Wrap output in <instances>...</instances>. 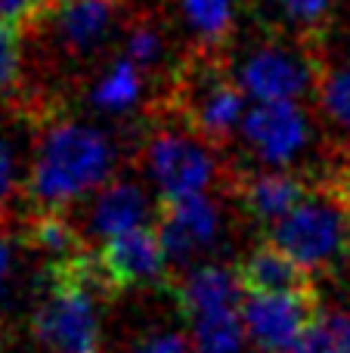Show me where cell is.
<instances>
[{"mask_svg":"<svg viewBox=\"0 0 350 353\" xmlns=\"http://www.w3.org/2000/svg\"><path fill=\"white\" fill-rule=\"evenodd\" d=\"M115 168V143L109 134L68 118H41L34 165L28 174V199L34 211H62Z\"/></svg>","mask_w":350,"mask_h":353,"instance_id":"1","label":"cell"},{"mask_svg":"<svg viewBox=\"0 0 350 353\" xmlns=\"http://www.w3.org/2000/svg\"><path fill=\"white\" fill-rule=\"evenodd\" d=\"M245 97L223 50L196 47L171 74L158 112L208 146H227L245 121Z\"/></svg>","mask_w":350,"mask_h":353,"instance_id":"2","label":"cell"},{"mask_svg":"<svg viewBox=\"0 0 350 353\" xmlns=\"http://www.w3.org/2000/svg\"><path fill=\"white\" fill-rule=\"evenodd\" d=\"M99 298H112L96 254L50 263L31 332L47 353H99Z\"/></svg>","mask_w":350,"mask_h":353,"instance_id":"3","label":"cell"},{"mask_svg":"<svg viewBox=\"0 0 350 353\" xmlns=\"http://www.w3.org/2000/svg\"><path fill=\"white\" fill-rule=\"evenodd\" d=\"M270 242L307 273H329L350 254V201L316 180L310 199L270 230Z\"/></svg>","mask_w":350,"mask_h":353,"instance_id":"4","label":"cell"},{"mask_svg":"<svg viewBox=\"0 0 350 353\" xmlns=\"http://www.w3.org/2000/svg\"><path fill=\"white\" fill-rule=\"evenodd\" d=\"M326 62L320 41L295 34L291 41L273 37L264 41L233 68L239 87L260 103H298L320 87Z\"/></svg>","mask_w":350,"mask_h":353,"instance_id":"5","label":"cell"},{"mask_svg":"<svg viewBox=\"0 0 350 353\" xmlns=\"http://www.w3.org/2000/svg\"><path fill=\"white\" fill-rule=\"evenodd\" d=\"M208 149V143L198 140L192 130L161 118L158 128L149 134L146 146H143L146 168L152 180L158 183L161 199L174 201L189 199V195H205L211 183L220 180L223 171L217 168Z\"/></svg>","mask_w":350,"mask_h":353,"instance_id":"6","label":"cell"},{"mask_svg":"<svg viewBox=\"0 0 350 353\" xmlns=\"http://www.w3.org/2000/svg\"><path fill=\"white\" fill-rule=\"evenodd\" d=\"M242 319L258 353H289L320 319V298L307 294H245Z\"/></svg>","mask_w":350,"mask_h":353,"instance_id":"7","label":"cell"},{"mask_svg":"<svg viewBox=\"0 0 350 353\" xmlns=\"http://www.w3.org/2000/svg\"><path fill=\"white\" fill-rule=\"evenodd\" d=\"M93 254H96V267L112 294L152 288L161 282L167 285V251L158 232L149 226L105 239Z\"/></svg>","mask_w":350,"mask_h":353,"instance_id":"8","label":"cell"},{"mask_svg":"<svg viewBox=\"0 0 350 353\" xmlns=\"http://www.w3.org/2000/svg\"><path fill=\"white\" fill-rule=\"evenodd\" d=\"M223 189L239 201V208L258 226H273L285 220L310 192L316 189L313 180L291 171H223Z\"/></svg>","mask_w":350,"mask_h":353,"instance_id":"9","label":"cell"},{"mask_svg":"<svg viewBox=\"0 0 350 353\" xmlns=\"http://www.w3.org/2000/svg\"><path fill=\"white\" fill-rule=\"evenodd\" d=\"M158 232L167 251V261L183 267L196 254L217 242L220 236V208L208 195H189V199L158 201Z\"/></svg>","mask_w":350,"mask_h":353,"instance_id":"10","label":"cell"},{"mask_svg":"<svg viewBox=\"0 0 350 353\" xmlns=\"http://www.w3.org/2000/svg\"><path fill=\"white\" fill-rule=\"evenodd\" d=\"M242 137L267 165H289L310 143V118L298 103H260L245 112Z\"/></svg>","mask_w":350,"mask_h":353,"instance_id":"11","label":"cell"},{"mask_svg":"<svg viewBox=\"0 0 350 353\" xmlns=\"http://www.w3.org/2000/svg\"><path fill=\"white\" fill-rule=\"evenodd\" d=\"M53 25L56 43L68 56H87L109 37L118 22V0H65L43 12Z\"/></svg>","mask_w":350,"mask_h":353,"instance_id":"12","label":"cell"},{"mask_svg":"<svg viewBox=\"0 0 350 353\" xmlns=\"http://www.w3.org/2000/svg\"><path fill=\"white\" fill-rule=\"evenodd\" d=\"M236 276L245 294H307L313 292V273L295 263L282 248L267 239L254 245L239 263Z\"/></svg>","mask_w":350,"mask_h":353,"instance_id":"13","label":"cell"},{"mask_svg":"<svg viewBox=\"0 0 350 353\" xmlns=\"http://www.w3.org/2000/svg\"><path fill=\"white\" fill-rule=\"evenodd\" d=\"M167 288H171L174 301L180 304V313L186 319L242 307V282L236 270L227 267H198L186 276L167 279Z\"/></svg>","mask_w":350,"mask_h":353,"instance_id":"14","label":"cell"},{"mask_svg":"<svg viewBox=\"0 0 350 353\" xmlns=\"http://www.w3.org/2000/svg\"><path fill=\"white\" fill-rule=\"evenodd\" d=\"M149 217V199L143 186L130 180H115L96 195L90 211V232L105 239H115L121 232L140 230Z\"/></svg>","mask_w":350,"mask_h":353,"instance_id":"15","label":"cell"},{"mask_svg":"<svg viewBox=\"0 0 350 353\" xmlns=\"http://www.w3.org/2000/svg\"><path fill=\"white\" fill-rule=\"evenodd\" d=\"M25 245L47 254L50 263L72 261L87 251L84 236L62 211H31L25 220Z\"/></svg>","mask_w":350,"mask_h":353,"instance_id":"16","label":"cell"},{"mask_svg":"<svg viewBox=\"0 0 350 353\" xmlns=\"http://www.w3.org/2000/svg\"><path fill=\"white\" fill-rule=\"evenodd\" d=\"M143 78H146V72H143L136 62H130L127 56H118V59L112 62L109 72L93 84L90 103L103 112L134 109L143 97Z\"/></svg>","mask_w":350,"mask_h":353,"instance_id":"17","label":"cell"},{"mask_svg":"<svg viewBox=\"0 0 350 353\" xmlns=\"http://www.w3.org/2000/svg\"><path fill=\"white\" fill-rule=\"evenodd\" d=\"M316 97H320V105L326 112L329 124L344 137V143H341L344 159L338 165H350V65L326 68L320 78V87H316Z\"/></svg>","mask_w":350,"mask_h":353,"instance_id":"18","label":"cell"},{"mask_svg":"<svg viewBox=\"0 0 350 353\" xmlns=\"http://www.w3.org/2000/svg\"><path fill=\"white\" fill-rule=\"evenodd\" d=\"M183 12L192 31L198 34V47L223 50L233 37V0H183Z\"/></svg>","mask_w":350,"mask_h":353,"instance_id":"19","label":"cell"},{"mask_svg":"<svg viewBox=\"0 0 350 353\" xmlns=\"http://www.w3.org/2000/svg\"><path fill=\"white\" fill-rule=\"evenodd\" d=\"M273 3L282 10L285 22L310 41H320L322 28L329 25L335 10V0H273Z\"/></svg>","mask_w":350,"mask_h":353,"instance_id":"20","label":"cell"},{"mask_svg":"<svg viewBox=\"0 0 350 353\" xmlns=\"http://www.w3.org/2000/svg\"><path fill=\"white\" fill-rule=\"evenodd\" d=\"M22 84V41L16 25L0 22V99H19Z\"/></svg>","mask_w":350,"mask_h":353,"instance_id":"21","label":"cell"},{"mask_svg":"<svg viewBox=\"0 0 350 353\" xmlns=\"http://www.w3.org/2000/svg\"><path fill=\"white\" fill-rule=\"evenodd\" d=\"M121 56H127V59L136 62L143 72H149V68L158 62V56H161V31H158V25L149 22V19H140V22L130 25L127 43H124Z\"/></svg>","mask_w":350,"mask_h":353,"instance_id":"22","label":"cell"},{"mask_svg":"<svg viewBox=\"0 0 350 353\" xmlns=\"http://www.w3.org/2000/svg\"><path fill=\"white\" fill-rule=\"evenodd\" d=\"M47 12V0H0V22L16 25L19 31L37 25Z\"/></svg>","mask_w":350,"mask_h":353,"instance_id":"23","label":"cell"},{"mask_svg":"<svg viewBox=\"0 0 350 353\" xmlns=\"http://www.w3.org/2000/svg\"><path fill=\"white\" fill-rule=\"evenodd\" d=\"M130 353H192V341L177 332H161V335H146L134 344Z\"/></svg>","mask_w":350,"mask_h":353,"instance_id":"24","label":"cell"},{"mask_svg":"<svg viewBox=\"0 0 350 353\" xmlns=\"http://www.w3.org/2000/svg\"><path fill=\"white\" fill-rule=\"evenodd\" d=\"M12 189H16V155H12L10 143L0 137V217H6Z\"/></svg>","mask_w":350,"mask_h":353,"instance_id":"25","label":"cell"},{"mask_svg":"<svg viewBox=\"0 0 350 353\" xmlns=\"http://www.w3.org/2000/svg\"><path fill=\"white\" fill-rule=\"evenodd\" d=\"M6 220L10 217H0V288L6 282V273H10V230H6Z\"/></svg>","mask_w":350,"mask_h":353,"instance_id":"26","label":"cell"},{"mask_svg":"<svg viewBox=\"0 0 350 353\" xmlns=\"http://www.w3.org/2000/svg\"><path fill=\"white\" fill-rule=\"evenodd\" d=\"M0 350H3V332H0Z\"/></svg>","mask_w":350,"mask_h":353,"instance_id":"27","label":"cell"}]
</instances>
